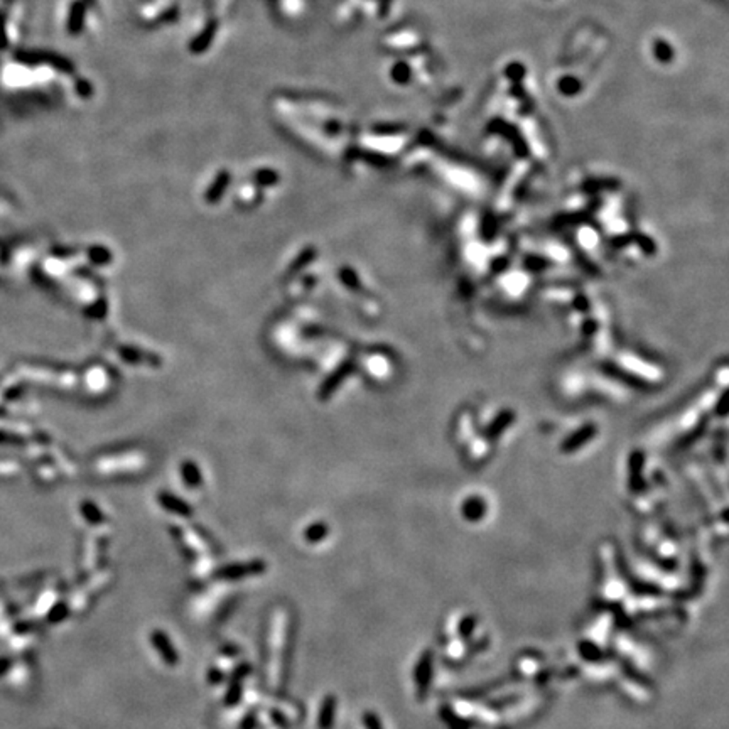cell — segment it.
Here are the masks:
<instances>
[{
    "label": "cell",
    "instance_id": "5",
    "mask_svg": "<svg viewBox=\"0 0 729 729\" xmlns=\"http://www.w3.org/2000/svg\"><path fill=\"white\" fill-rule=\"evenodd\" d=\"M243 680L230 679V684H228L226 694H225V706L226 708H235L241 699V694H243Z\"/></svg>",
    "mask_w": 729,
    "mask_h": 729
},
{
    "label": "cell",
    "instance_id": "10",
    "mask_svg": "<svg viewBox=\"0 0 729 729\" xmlns=\"http://www.w3.org/2000/svg\"><path fill=\"white\" fill-rule=\"evenodd\" d=\"M474 626H476V618H474V616H468V618H464L463 623H461V626H459L461 635H463V636H468V635L471 633V631L474 630Z\"/></svg>",
    "mask_w": 729,
    "mask_h": 729
},
{
    "label": "cell",
    "instance_id": "13",
    "mask_svg": "<svg viewBox=\"0 0 729 729\" xmlns=\"http://www.w3.org/2000/svg\"><path fill=\"white\" fill-rule=\"evenodd\" d=\"M222 653H225V655H228V657H235V655H239V648L234 647V645H231V647L230 645H226V647L222 648Z\"/></svg>",
    "mask_w": 729,
    "mask_h": 729
},
{
    "label": "cell",
    "instance_id": "6",
    "mask_svg": "<svg viewBox=\"0 0 729 729\" xmlns=\"http://www.w3.org/2000/svg\"><path fill=\"white\" fill-rule=\"evenodd\" d=\"M362 721H363V726L367 729H384L380 718L373 713V711H367V713H363Z\"/></svg>",
    "mask_w": 729,
    "mask_h": 729
},
{
    "label": "cell",
    "instance_id": "12",
    "mask_svg": "<svg viewBox=\"0 0 729 729\" xmlns=\"http://www.w3.org/2000/svg\"><path fill=\"white\" fill-rule=\"evenodd\" d=\"M270 718H272V721H274L275 724H277L279 728H284V729H285V728L289 726V723H287V719H285V716L280 714L279 711L272 709V711H270Z\"/></svg>",
    "mask_w": 729,
    "mask_h": 729
},
{
    "label": "cell",
    "instance_id": "11",
    "mask_svg": "<svg viewBox=\"0 0 729 729\" xmlns=\"http://www.w3.org/2000/svg\"><path fill=\"white\" fill-rule=\"evenodd\" d=\"M257 728V716L256 713H250L243 718V721L240 724V729H256Z\"/></svg>",
    "mask_w": 729,
    "mask_h": 729
},
{
    "label": "cell",
    "instance_id": "8",
    "mask_svg": "<svg viewBox=\"0 0 729 729\" xmlns=\"http://www.w3.org/2000/svg\"><path fill=\"white\" fill-rule=\"evenodd\" d=\"M223 679H225V674H223L219 669H217V667H212V669L208 670V682L212 684V686H218V684H222Z\"/></svg>",
    "mask_w": 729,
    "mask_h": 729
},
{
    "label": "cell",
    "instance_id": "1",
    "mask_svg": "<svg viewBox=\"0 0 729 729\" xmlns=\"http://www.w3.org/2000/svg\"><path fill=\"white\" fill-rule=\"evenodd\" d=\"M267 566L265 562L262 561H252V562H243V564H231V566H223L222 569L217 570L218 579H223V581H236V579L248 578V576H258V574L265 573Z\"/></svg>",
    "mask_w": 729,
    "mask_h": 729
},
{
    "label": "cell",
    "instance_id": "3",
    "mask_svg": "<svg viewBox=\"0 0 729 729\" xmlns=\"http://www.w3.org/2000/svg\"><path fill=\"white\" fill-rule=\"evenodd\" d=\"M338 699L333 694H328L321 701V708L318 714V729H333L335 726V714H336Z\"/></svg>",
    "mask_w": 729,
    "mask_h": 729
},
{
    "label": "cell",
    "instance_id": "9",
    "mask_svg": "<svg viewBox=\"0 0 729 729\" xmlns=\"http://www.w3.org/2000/svg\"><path fill=\"white\" fill-rule=\"evenodd\" d=\"M250 672H252V667H250V664H240L236 669L234 670V674H231V679H236V680H243L247 679L250 675Z\"/></svg>",
    "mask_w": 729,
    "mask_h": 729
},
{
    "label": "cell",
    "instance_id": "7",
    "mask_svg": "<svg viewBox=\"0 0 729 729\" xmlns=\"http://www.w3.org/2000/svg\"><path fill=\"white\" fill-rule=\"evenodd\" d=\"M324 534H326V529L321 525H316L313 527V529H309V532L306 534V537L309 542H319L324 537Z\"/></svg>",
    "mask_w": 729,
    "mask_h": 729
},
{
    "label": "cell",
    "instance_id": "2",
    "mask_svg": "<svg viewBox=\"0 0 729 729\" xmlns=\"http://www.w3.org/2000/svg\"><path fill=\"white\" fill-rule=\"evenodd\" d=\"M151 643L154 650L157 652V655L162 658L168 667H176L179 664V652L178 648L174 647V643L171 642L168 633L162 630H154L151 633Z\"/></svg>",
    "mask_w": 729,
    "mask_h": 729
},
{
    "label": "cell",
    "instance_id": "4",
    "mask_svg": "<svg viewBox=\"0 0 729 729\" xmlns=\"http://www.w3.org/2000/svg\"><path fill=\"white\" fill-rule=\"evenodd\" d=\"M430 675H432V653L424 652V655L420 657L419 664H417L415 669V682H417V691L424 694L427 691V686L430 682Z\"/></svg>",
    "mask_w": 729,
    "mask_h": 729
}]
</instances>
